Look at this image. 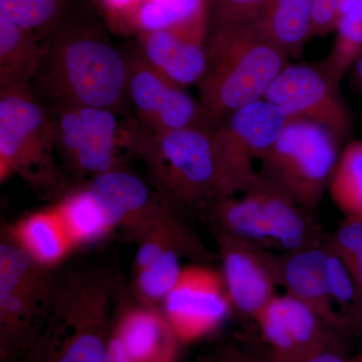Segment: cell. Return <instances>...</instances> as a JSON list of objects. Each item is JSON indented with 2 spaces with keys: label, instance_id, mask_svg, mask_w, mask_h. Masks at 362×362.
<instances>
[{
  "label": "cell",
  "instance_id": "4",
  "mask_svg": "<svg viewBox=\"0 0 362 362\" xmlns=\"http://www.w3.org/2000/svg\"><path fill=\"white\" fill-rule=\"evenodd\" d=\"M113 286L106 274L71 272L58 280L51 308L25 362H105Z\"/></svg>",
  "mask_w": 362,
  "mask_h": 362
},
{
  "label": "cell",
  "instance_id": "14",
  "mask_svg": "<svg viewBox=\"0 0 362 362\" xmlns=\"http://www.w3.org/2000/svg\"><path fill=\"white\" fill-rule=\"evenodd\" d=\"M221 275L233 312L254 320L277 294V252L266 251L221 232H214Z\"/></svg>",
  "mask_w": 362,
  "mask_h": 362
},
{
  "label": "cell",
  "instance_id": "7",
  "mask_svg": "<svg viewBox=\"0 0 362 362\" xmlns=\"http://www.w3.org/2000/svg\"><path fill=\"white\" fill-rule=\"evenodd\" d=\"M339 141L322 124L293 118L259 161V175L315 214L339 160Z\"/></svg>",
  "mask_w": 362,
  "mask_h": 362
},
{
  "label": "cell",
  "instance_id": "27",
  "mask_svg": "<svg viewBox=\"0 0 362 362\" xmlns=\"http://www.w3.org/2000/svg\"><path fill=\"white\" fill-rule=\"evenodd\" d=\"M362 52V0H354L343 13L337 39L322 69L337 86Z\"/></svg>",
  "mask_w": 362,
  "mask_h": 362
},
{
  "label": "cell",
  "instance_id": "38",
  "mask_svg": "<svg viewBox=\"0 0 362 362\" xmlns=\"http://www.w3.org/2000/svg\"><path fill=\"white\" fill-rule=\"evenodd\" d=\"M349 362H362V354L352 357V358H350Z\"/></svg>",
  "mask_w": 362,
  "mask_h": 362
},
{
  "label": "cell",
  "instance_id": "15",
  "mask_svg": "<svg viewBox=\"0 0 362 362\" xmlns=\"http://www.w3.org/2000/svg\"><path fill=\"white\" fill-rule=\"evenodd\" d=\"M264 99L291 118L322 124L340 139L349 132V112L338 94V86L322 66L289 64L273 81Z\"/></svg>",
  "mask_w": 362,
  "mask_h": 362
},
{
  "label": "cell",
  "instance_id": "31",
  "mask_svg": "<svg viewBox=\"0 0 362 362\" xmlns=\"http://www.w3.org/2000/svg\"><path fill=\"white\" fill-rule=\"evenodd\" d=\"M209 26L251 20L270 0H207Z\"/></svg>",
  "mask_w": 362,
  "mask_h": 362
},
{
  "label": "cell",
  "instance_id": "3",
  "mask_svg": "<svg viewBox=\"0 0 362 362\" xmlns=\"http://www.w3.org/2000/svg\"><path fill=\"white\" fill-rule=\"evenodd\" d=\"M211 131L209 128L156 132L137 119L121 124V145L141 159L149 182L176 211H202L218 188Z\"/></svg>",
  "mask_w": 362,
  "mask_h": 362
},
{
  "label": "cell",
  "instance_id": "34",
  "mask_svg": "<svg viewBox=\"0 0 362 362\" xmlns=\"http://www.w3.org/2000/svg\"><path fill=\"white\" fill-rule=\"evenodd\" d=\"M350 358L345 354L343 345L340 340L333 342L332 344L318 350L315 354L306 357L299 362H349Z\"/></svg>",
  "mask_w": 362,
  "mask_h": 362
},
{
  "label": "cell",
  "instance_id": "17",
  "mask_svg": "<svg viewBox=\"0 0 362 362\" xmlns=\"http://www.w3.org/2000/svg\"><path fill=\"white\" fill-rule=\"evenodd\" d=\"M209 7L180 25L137 35L135 51L175 83L197 85L206 65Z\"/></svg>",
  "mask_w": 362,
  "mask_h": 362
},
{
  "label": "cell",
  "instance_id": "25",
  "mask_svg": "<svg viewBox=\"0 0 362 362\" xmlns=\"http://www.w3.org/2000/svg\"><path fill=\"white\" fill-rule=\"evenodd\" d=\"M207 7V0H140L131 18L129 33L139 35L180 25Z\"/></svg>",
  "mask_w": 362,
  "mask_h": 362
},
{
  "label": "cell",
  "instance_id": "30",
  "mask_svg": "<svg viewBox=\"0 0 362 362\" xmlns=\"http://www.w3.org/2000/svg\"><path fill=\"white\" fill-rule=\"evenodd\" d=\"M325 244L349 271L356 293L357 323H362V221L344 220Z\"/></svg>",
  "mask_w": 362,
  "mask_h": 362
},
{
  "label": "cell",
  "instance_id": "12",
  "mask_svg": "<svg viewBox=\"0 0 362 362\" xmlns=\"http://www.w3.org/2000/svg\"><path fill=\"white\" fill-rule=\"evenodd\" d=\"M127 96L137 120L156 132L202 127L213 129L199 102L175 81L128 52Z\"/></svg>",
  "mask_w": 362,
  "mask_h": 362
},
{
  "label": "cell",
  "instance_id": "37",
  "mask_svg": "<svg viewBox=\"0 0 362 362\" xmlns=\"http://www.w3.org/2000/svg\"><path fill=\"white\" fill-rule=\"evenodd\" d=\"M357 63V74H358L359 81L362 86V52L359 54L358 59H356Z\"/></svg>",
  "mask_w": 362,
  "mask_h": 362
},
{
  "label": "cell",
  "instance_id": "22",
  "mask_svg": "<svg viewBox=\"0 0 362 362\" xmlns=\"http://www.w3.org/2000/svg\"><path fill=\"white\" fill-rule=\"evenodd\" d=\"M314 0H270L252 23L288 58L300 57L311 39Z\"/></svg>",
  "mask_w": 362,
  "mask_h": 362
},
{
  "label": "cell",
  "instance_id": "33",
  "mask_svg": "<svg viewBox=\"0 0 362 362\" xmlns=\"http://www.w3.org/2000/svg\"><path fill=\"white\" fill-rule=\"evenodd\" d=\"M344 11V0H314L311 37H324L338 28Z\"/></svg>",
  "mask_w": 362,
  "mask_h": 362
},
{
  "label": "cell",
  "instance_id": "6",
  "mask_svg": "<svg viewBox=\"0 0 362 362\" xmlns=\"http://www.w3.org/2000/svg\"><path fill=\"white\" fill-rule=\"evenodd\" d=\"M49 109L32 90H0V182L20 175L37 192H64Z\"/></svg>",
  "mask_w": 362,
  "mask_h": 362
},
{
  "label": "cell",
  "instance_id": "23",
  "mask_svg": "<svg viewBox=\"0 0 362 362\" xmlns=\"http://www.w3.org/2000/svg\"><path fill=\"white\" fill-rule=\"evenodd\" d=\"M56 204L76 247L98 242L114 230L101 202L87 183L66 190Z\"/></svg>",
  "mask_w": 362,
  "mask_h": 362
},
{
  "label": "cell",
  "instance_id": "5",
  "mask_svg": "<svg viewBox=\"0 0 362 362\" xmlns=\"http://www.w3.org/2000/svg\"><path fill=\"white\" fill-rule=\"evenodd\" d=\"M204 213L214 232L277 254L320 246L327 238L314 214L261 175L243 192L216 197Z\"/></svg>",
  "mask_w": 362,
  "mask_h": 362
},
{
  "label": "cell",
  "instance_id": "35",
  "mask_svg": "<svg viewBox=\"0 0 362 362\" xmlns=\"http://www.w3.org/2000/svg\"><path fill=\"white\" fill-rule=\"evenodd\" d=\"M216 362H263L233 343L223 345L216 354Z\"/></svg>",
  "mask_w": 362,
  "mask_h": 362
},
{
  "label": "cell",
  "instance_id": "32",
  "mask_svg": "<svg viewBox=\"0 0 362 362\" xmlns=\"http://www.w3.org/2000/svg\"><path fill=\"white\" fill-rule=\"evenodd\" d=\"M106 21L107 28L129 35V23L140 0H93Z\"/></svg>",
  "mask_w": 362,
  "mask_h": 362
},
{
  "label": "cell",
  "instance_id": "11",
  "mask_svg": "<svg viewBox=\"0 0 362 362\" xmlns=\"http://www.w3.org/2000/svg\"><path fill=\"white\" fill-rule=\"evenodd\" d=\"M161 308L181 344L213 334L233 313L221 272L202 263L182 268Z\"/></svg>",
  "mask_w": 362,
  "mask_h": 362
},
{
  "label": "cell",
  "instance_id": "24",
  "mask_svg": "<svg viewBox=\"0 0 362 362\" xmlns=\"http://www.w3.org/2000/svg\"><path fill=\"white\" fill-rule=\"evenodd\" d=\"M329 192L345 220L362 221V141L350 143L340 154Z\"/></svg>",
  "mask_w": 362,
  "mask_h": 362
},
{
  "label": "cell",
  "instance_id": "36",
  "mask_svg": "<svg viewBox=\"0 0 362 362\" xmlns=\"http://www.w3.org/2000/svg\"><path fill=\"white\" fill-rule=\"evenodd\" d=\"M105 362H130L129 359L126 356L122 345L117 339L115 335L112 333V331L108 352H107L106 361Z\"/></svg>",
  "mask_w": 362,
  "mask_h": 362
},
{
  "label": "cell",
  "instance_id": "16",
  "mask_svg": "<svg viewBox=\"0 0 362 362\" xmlns=\"http://www.w3.org/2000/svg\"><path fill=\"white\" fill-rule=\"evenodd\" d=\"M87 185L101 202L114 230L120 228L137 244L176 211L149 181L125 166L95 176Z\"/></svg>",
  "mask_w": 362,
  "mask_h": 362
},
{
  "label": "cell",
  "instance_id": "2",
  "mask_svg": "<svg viewBox=\"0 0 362 362\" xmlns=\"http://www.w3.org/2000/svg\"><path fill=\"white\" fill-rule=\"evenodd\" d=\"M288 59L251 21L209 26L206 69L197 86L213 129L233 112L264 99Z\"/></svg>",
  "mask_w": 362,
  "mask_h": 362
},
{
  "label": "cell",
  "instance_id": "8",
  "mask_svg": "<svg viewBox=\"0 0 362 362\" xmlns=\"http://www.w3.org/2000/svg\"><path fill=\"white\" fill-rule=\"evenodd\" d=\"M58 279L6 233L0 243V358L25 357L49 313Z\"/></svg>",
  "mask_w": 362,
  "mask_h": 362
},
{
  "label": "cell",
  "instance_id": "29",
  "mask_svg": "<svg viewBox=\"0 0 362 362\" xmlns=\"http://www.w3.org/2000/svg\"><path fill=\"white\" fill-rule=\"evenodd\" d=\"M45 106L51 115L57 156L66 170L73 173L84 138V121L80 106L71 103Z\"/></svg>",
  "mask_w": 362,
  "mask_h": 362
},
{
  "label": "cell",
  "instance_id": "13",
  "mask_svg": "<svg viewBox=\"0 0 362 362\" xmlns=\"http://www.w3.org/2000/svg\"><path fill=\"white\" fill-rule=\"evenodd\" d=\"M252 321L270 362H299L338 340L337 329L288 293L276 295Z\"/></svg>",
  "mask_w": 362,
  "mask_h": 362
},
{
  "label": "cell",
  "instance_id": "19",
  "mask_svg": "<svg viewBox=\"0 0 362 362\" xmlns=\"http://www.w3.org/2000/svg\"><path fill=\"white\" fill-rule=\"evenodd\" d=\"M4 233L45 268L54 269L76 249L57 204L6 226Z\"/></svg>",
  "mask_w": 362,
  "mask_h": 362
},
{
  "label": "cell",
  "instance_id": "9",
  "mask_svg": "<svg viewBox=\"0 0 362 362\" xmlns=\"http://www.w3.org/2000/svg\"><path fill=\"white\" fill-rule=\"evenodd\" d=\"M291 119L261 99L233 112L214 128L211 142L218 169L214 199L243 192L259 177L252 161L265 157Z\"/></svg>",
  "mask_w": 362,
  "mask_h": 362
},
{
  "label": "cell",
  "instance_id": "26",
  "mask_svg": "<svg viewBox=\"0 0 362 362\" xmlns=\"http://www.w3.org/2000/svg\"><path fill=\"white\" fill-rule=\"evenodd\" d=\"M77 7V0H0V16L32 30L40 37Z\"/></svg>",
  "mask_w": 362,
  "mask_h": 362
},
{
  "label": "cell",
  "instance_id": "20",
  "mask_svg": "<svg viewBox=\"0 0 362 362\" xmlns=\"http://www.w3.org/2000/svg\"><path fill=\"white\" fill-rule=\"evenodd\" d=\"M84 138L73 175L95 176L125 166L121 154L120 126L117 114L108 109L80 106Z\"/></svg>",
  "mask_w": 362,
  "mask_h": 362
},
{
  "label": "cell",
  "instance_id": "21",
  "mask_svg": "<svg viewBox=\"0 0 362 362\" xmlns=\"http://www.w3.org/2000/svg\"><path fill=\"white\" fill-rule=\"evenodd\" d=\"M42 58V37L0 16V90H32Z\"/></svg>",
  "mask_w": 362,
  "mask_h": 362
},
{
  "label": "cell",
  "instance_id": "28",
  "mask_svg": "<svg viewBox=\"0 0 362 362\" xmlns=\"http://www.w3.org/2000/svg\"><path fill=\"white\" fill-rule=\"evenodd\" d=\"M180 252L168 251L135 273V291L142 303L160 307L182 270Z\"/></svg>",
  "mask_w": 362,
  "mask_h": 362
},
{
  "label": "cell",
  "instance_id": "1",
  "mask_svg": "<svg viewBox=\"0 0 362 362\" xmlns=\"http://www.w3.org/2000/svg\"><path fill=\"white\" fill-rule=\"evenodd\" d=\"M106 28L76 7L42 35V62L32 85L40 102L125 111L128 52L113 44Z\"/></svg>",
  "mask_w": 362,
  "mask_h": 362
},
{
  "label": "cell",
  "instance_id": "10",
  "mask_svg": "<svg viewBox=\"0 0 362 362\" xmlns=\"http://www.w3.org/2000/svg\"><path fill=\"white\" fill-rule=\"evenodd\" d=\"M279 284L332 326L357 322L356 293L349 271L325 242L302 251L277 254Z\"/></svg>",
  "mask_w": 362,
  "mask_h": 362
},
{
  "label": "cell",
  "instance_id": "18",
  "mask_svg": "<svg viewBox=\"0 0 362 362\" xmlns=\"http://www.w3.org/2000/svg\"><path fill=\"white\" fill-rule=\"evenodd\" d=\"M112 333L130 362H176L181 343L161 307L142 303L124 309Z\"/></svg>",
  "mask_w": 362,
  "mask_h": 362
}]
</instances>
